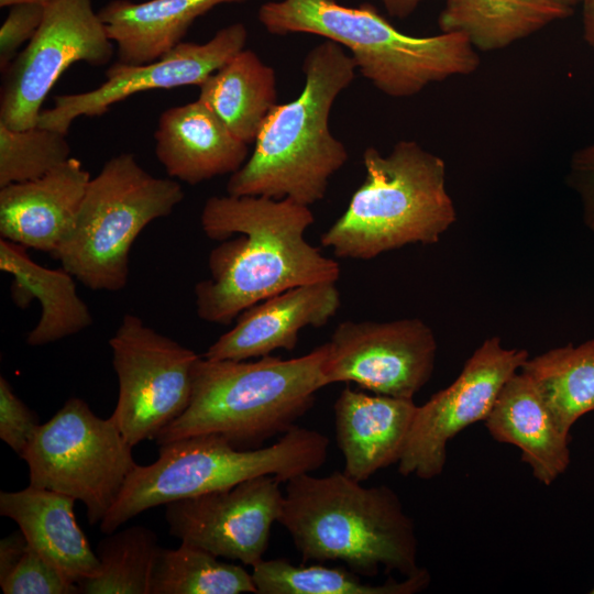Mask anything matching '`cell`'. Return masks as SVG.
Returning <instances> with one entry per match:
<instances>
[{"label": "cell", "instance_id": "obj_1", "mask_svg": "<svg viewBox=\"0 0 594 594\" xmlns=\"http://www.w3.org/2000/svg\"><path fill=\"white\" fill-rule=\"evenodd\" d=\"M309 206L265 196H212L202 208L206 237L221 241L208 257L210 277L195 286L197 316L229 324L249 307L289 288L333 282L340 265L306 239Z\"/></svg>", "mask_w": 594, "mask_h": 594}, {"label": "cell", "instance_id": "obj_2", "mask_svg": "<svg viewBox=\"0 0 594 594\" xmlns=\"http://www.w3.org/2000/svg\"><path fill=\"white\" fill-rule=\"evenodd\" d=\"M355 69L352 56L338 43L324 40L312 47L302 62L300 95L272 109L251 156L230 175L227 194L288 198L306 206L322 200L329 179L349 157L330 132L329 114Z\"/></svg>", "mask_w": 594, "mask_h": 594}, {"label": "cell", "instance_id": "obj_3", "mask_svg": "<svg viewBox=\"0 0 594 594\" xmlns=\"http://www.w3.org/2000/svg\"><path fill=\"white\" fill-rule=\"evenodd\" d=\"M360 483L339 471L296 475L286 482L278 522L302 561H340L364 576L381 568L417 573L416 529L398 495L384 484Z\"/></svg>", "mask_w": 594, "mask_h": 594}, {"label": "cell", "instance_id": "obj_4", "mask_svg": "<svg viewBox=\"0 0 594 594\" xmlns=\"http://www.w3.org/2000/svg\"><path fill=\"white\" fill-rule=\"evenodd\" d=\"M326 343L309 353L283 360H210L200 355L185 411L155 438L158 446L179 439L217 435L239 449H254L285 433L327 386Z\"/></svg>", "mask_w": 594, "mask_h": 594}, {"label": "cell", "instance_id": "obj_5", "mask_svg": "<svg viewBox=\"0 0 594 594\" xmlns=\"http://www.w3.org/2000/svg\"><path fill=\"white\" fill-rule=\"evenodd\" d=\"M257 18L271 34H315L349 48L361 75L392 98L413 97L430 84L471 75L480 66L476 48L462 33L409 35L367 2L267 1Z\"/></svg>", "mask_w": 594, "mask_h": 594}, {"label": "cell", "instance_id": "obj_6", "mask_svg": "<svg viewBox=\"0 0 594 594\" xmlns=\"http://www.w3.org/2000/svg\"><path fill=\"white\" fill-rule=\"evenodd\" d=\"M365 178L346 210L321 234L338 257L372 260L409 244H435L457 221L446 163L410 140L362 155Z\"/></svg>", "mask_w": 594, "mask_h": 594}, {"label": "cell", "instance_id": "obj_7", "mask_svg": "<svg viewBox=\"0 0 594 594\" xmlns=\"http://www.w3.org/2000/svg\"><path fill=\"white\" fill-rule=\"evenodd\" d=\"M328 446L324 435L298 426L265 448L239 449L217 435L161 444L155 462L138 464L129 475L117 502L99 524L100 531L110 534L150 508L254 477L273 475L286 483L322 466Z\"/></svg>", "mask_w": 594, "mask_h": 594}, {"label": "cell", "instance_id": "obj_8", "mask_svg": "<svg viewBox=\"0 0 594 594\" xmlns=\"http://www.w3.org/2000/svg\"><path fill=\"white\" fill-rule=\"evenodd\" d=\"M183 199L178 180L151 175L131 153L118 154L90 179L73 230L52 256L89 289L121 290L139 234Z\"/></svg>", "mask_w": 594, "mask_h": 594}, {"label": "cell", "instance_id": "obj_9", "mask_svg": "<svg viewBox=\"0 0 594 594\" xmlns=\"http://www.w3.org/2000/svg\"><path fill=\"white\" fill-rule=\"evenodd\" d=\"M132 446L110 416H97L78 397L69 398L37 428L22 454L29 485L73 497L88 522L100 524L136 468Z\"/></svg>", "mask_w": 594, "mask_h": 594}, {"label": "cell", "instance_id": "obj_10", "mask_svg": "<svg viewBox=\"0 0 594 594\" xmlns=\"http://www.w3.org/2000/svg\"><path fill=\"white\" fill-rule=\"evenodd\" d=\"M109 345L119 385L111 417L132 447L155 440L187 408L200 355L132 314L123 316Z\"/></svg>", "mask_w": 594, "mask_h": 594}, {"label": "cell", "instance_id": "obj_11", "mask_svg": "<svg viewBox=\"0 0 594 594\" xmlns=\"http://www.w3.org/2000/svg\"><path fill=\"white\" fill-rule=\"evenodd\" d=\"M113 54L92 0L52 1L35 35L2 73L0 122L14 130L37 125L46 96L69 66H105Z\"/></svg>", "mask_w": 594, "mask_h": 594}, {"label": "cell", "instance_id": "obj_12", "mask_svg": "<svg viewBox=\"0 0 594 594\" xmlns=\"http://www.w3.org/2000/svg\"><path fill=\"white\" fill-rule=\"evenodd\" d=\"M528 358L527 350L505 348L498 337L485 339L449 386L417 406L398 472L421 480L441 475L450 440L487 418L504 384Z\"/></svg>", "mask_w": 594, "mask_h": 594}, {"label": "cell", "instance_id": "obj_13", "mask_svg": "<svg viewBox=\"0 0 594 594\" xmlns=\"http://www.w3.org/2000/svg\"><path fill=\"white\" fill-rule=\"evenodd\" d=\"M326 345L327 385L351 382L374 394L414 399L435 370L436 337L419 318L342 321Z\"/></svg>", "mask_w": 594, "mask_h": 594}, {"label": "cell", "instance_id": "obj_14", "mask_svg": "<svg viewBox=\"0 0 594 594\" xmlns=\"http://www.w3.org/2000/svg\"><path fill=\"white\" fill-rule=\"evenodd\" d=\"M280 483L273 475H263L170 502L165 505L168 531L180 542L253 566L263 559L272 525L282 513Z\"/></svg>", "mask_w": 594, "mask_h": 594}, {"label": "cell", "instance_id": "obj_15", "mask_svg": "<svg viewBox=\"0 0 594 594\" xmlns=\"http://www.w3.org/2000/svg\"><path fill=\"white\" fill-rule=\"evenodd\" d=\"M246 26L232 23L204 44L182 42L158 59L143 65L114 63L106 81L97 88L54 97V106L42 110L37 125L67 134L79 117H99L132 95L152 89L199 86L245 47Z\"/></svg>", "mask_w": 594, "mask_h": 594}, {"label": "cell", "instance_id": "obj_16", "mask_svg": "<svg viewBox=\"0 0 594 594\" xmlns=\"http://www.w3.org/2000/svg\"><path fill=\"white\" fill-rule=\"evenodd\" d=\"M90 179L70 157L36 179L0 187L1 238L53 255L73 230Z\"/></svg>", "mask_w": 594, "mask_h": 594}, {"label": "cell", "instance_id": "obj_17", "mask_svg": "<svg viewBox=\"0 0 594 594\" xmlns=\"http://www.w3.org/2000/svg\"><path fill=\"white\" fill-rule=\"evenodd\" d=\"M340 293L333 282L307 284L268 297L242 311L234 327L202 354L210 360L243 361L292 351L306 327H322L338 311Z\"/></svg>", "mask_w": 594, "mask_h": 594}, {"label": "cell", "instance_id": "obj_18", "mask_svg": "<svg viewBox=\"0 0 594 594\" xmlns=\"http://www.w3.org/2000/svg\"><path fill=\"white\" fill-rule=\"evenodd\" d=\"M154 139L155 155L167 175L189 185L231 175L249 156V144L199 99L163 111Z\"/></svg>", "mask_w": 594, "mask_h": 594}, {"label": "cell", "instance_id": "obj_19", "mask_svg": "<svg viewBox=\"0 0 594 594\" xmlns=\"http://www.w3.org/2000/svg\"><path fill=\"white\" fill-rule=\"evenodd\" d=\"M333 408L337 443L348 476L363 482L398 463L417 410L413 398L369 395L345 387Z\"/></svg>", "mask_w": 594, "mask_h": 594}, {"label": "cell", "instance_id": "obj_20", "mask_svg": "<svg viewBox=\"0 0 594 594\" xmlns=\"http://www.w3.org/2000/svg\"><path fill=\"white\" fill-rule=\"evenodd\" d=\"M497 442L513 444L534 477L547 486L570 465V435L561 430L534 382L521 371L502 387L484 420Z\"/></svg>", "mask_w": 594, "mask_h": 594}, {"label": "cell", "instance_id": "obj_21", "mask_svg": "<svg viewBox=\"0 0 594 594\" xmlns=\"http://www.w3.org/2000/svg\"><path fill=\"white\" fill-rule=\"evenodd\" d=\"M76 502L31 485L0 493V515L16 522L28 544L78 584L96 574L99 561L76 520Z\"/></svg>", "mask_w": 594, "mask_h": 594}, {"label": "cell", "instance_id": "obj_22", "mask_svg": "<svg viewBox=\"0 0 594 594\" xmlns=\"http://www.w3.org/2000/svg\"><path fill=\"white\" fill-rule=\"evenodd\" d=\"M248 0H112L98 15L117 46V62L143 65L154 62L183 42L199 16L221 4Z\"/></svg>", "mask_w": 594, "mask_h": 594}, {"label": "cell", "instance_id": "obj_23", "mask_svg": "<svg viewBox=\"0 0 594 594\" xmlns=\"http://www.w3.org/2000/svg\"><path fill=\"white\" fill-rule=\"evenodd\" d=\"M0 270L12 276L11 296L19 307L37 300L41 316L26 336L31 346H42L76 334L92 324V316L76 289V278L61 268L35 263L26 248L0 239Z\"/></svg>", "mask_w": 594, "mask_h": 594}, {"label": "cell", "instance_id": "obj_24", "mask_svg": "<svg viewBox=\"0 0 594 594\" xmlns=\"http://www.w3.org/2000/svg\"><path fill=\"white\" fill-rule=\"evenodd\" d=\"M572 12L559 0H446L438 25L441 32L462 33L476 51L494 52Z\"/></svg>", "mask_w": 594, "mask_h": 594}, {"label": "cell", "instance_id": "obj_25", "mask_svg": "<svg viewBox=\"0 0 594 594\" xmlns=\"http://www.w3.org/2000/svg\"><path fill=\"white\" fill-rule=\"evenodd\" d=\"M198 87V99L246 144L277 105L275 72L251 50L237 53Z\"/></svg>", "mask_w": 594, "mask_h": 594}, {"label": "cell", "instance_id": "obj_26", "mask_svg": "<svg viewBox=\"0 0 594 594\" xmlns=\"http://www.w3.org/2000/svg\"><path fill=\"white\" fill-rule=\"evenodd\" d=\"M536 385L563 432L594 411V339L528 358L520 370Z\"/></svg>", "mask_w": 594, "mask_h": 594}, {"label": "cell", "instance_id": "obj_27", "mask_svg": "<svg viewBox=\"0 0 594 594\" xmlns=\"http://www.w3.org/2000/svg\"><path fill=\"white\" fill-rule=\"evenodd\" d=\"M251 574L257 594H415L430 583L425 568L403 581L371 584L350 569L295 565L286 559H262L252 566Z\"/></svg>", "mask_w": 594, "mask_h": 594}, {"label": "cell", "instance_id": "obj_28", "mask_svg": "<svg viewBox=\"0 0 594 594\" xmlns=\"http://www.w3.org/2000/svg\"><path fill=\"white\" fill-rule=\"evenodd\" d=\"M162 547L157 535L134 525L117 529L96 548L99 566L91 578L78 582L84 594H151L155 563Z\"/></svg>", "mask_w": 594, "mask_h": 594}, {"label": "cell", "instance_id": "obj_29", "mask_svg": "<svg viewBox=\"0 0 594 594\" xmlns=\"http://www.w3.org/2000/svg\"><path fill=\"white\" fill-rule=\"evenodd\" d=\"M256 593L252 574L241 564L189 543L162 548L153 572L151 594Z\"/></svg>", "mask_w": 594, "mask_h": 594}, {"label": "cell", "instance_id": "obj_30", "mask_svg": "<svg viewBox=\"0 0 594 594\" xmlns=\"http://www.w3.org/2000/svg\"><path fill=\"white\" fill-rule=\"evenodd\" d=\"M66 135L40 125L14 130L0 122V187L36 179L70 158Z\"/></svg>", "mask_w": 594, "mask_h": 594}, {"label": "cell", "instance_id": "obj_31", "mask_svg": "<svg viewBox=\"0 0 594 594\" xmlns=\"http://www.w3.org/2000/svg\"><path fill=\"white\" fill-rule=\"evenodd\" d=\"M4 594H77L78 584L30 546L15 570L0 583Z\"/></svg>", "mask_w": 594, "mask_h": 594}, {"label": "cell", "instance_id": "obj_32", "mask_svg": "<svg viewBox=\"0 0 594 594\" xmlns=\"http://www.w3.org/2000/svg\"><path fill=\"white\" fill-rule=\"evenodd\" d=\"M37 416L13 392L6 377H0V438L20 458L40 427Z\"/></svg>", "mask_w": 594, "mask_h": 594}, {"label": "cell", "instance_id": "obj_33", "mask_svg": "<svg viewBox=\"0 0 594 594\" xmlns=\"http://www.w3.org/2000/svg\"><path fill=\"white\" fill-rule=\"evenodd\" d=\"M47 4L29 2L10 7L0 28V69L3 73L38 30Z\"/></svg>", "mask_w": 594, "mask_h": 594}, {"label": "cell", "instance_id": "obj_34", "mask_svg": "<svg viewBox=\"0 0 594 594\" xmlns=\"http://www.w3.org/2000/svg\"><path fill=\"white\" fill-rule=\"evenodd\" d=\"M566 183L581 201L584 224L594 233V141L572 154Z\"/></svg>", "mask_w": 594, "mask_h": 594}, {"label": "cell", "instance_id": "obj_35", "mask_svg": "<svg viewBox=\"0 0 594 594\" xmlns=\"http://www.w3.org/2000/svg\"><path fill=\"white\" fill-rule=\"evenodd\" d=\"M28 541L19 529L0 541V583L15 570L28 550Z\"/></svg>", "mask_w": 594, "mask_h": 594}, {"label": "cell", "instance_id": "obj_36", "mask_svg": "<svg viewBox=\"0 0 594 594\" xmlns=\"http://www.w3.org/2000/svg\"><path fill=\"white\" fill-rule=\"evenodd\" d=\"M391 16L405 19L426 0H380Z\"/></svg>", "mask_w": 594, "mask_h": 594}, {"label": "cell", "instance_id": "obj_37", "mask_svg": "<svg viewBox=\"0 0 594 594\" xmlns=\"http://www.w3.org/2000/svg\"><path fill=\"white\" fill-rule=\"evenodd\" d=\"M583 7V37L594 51V0H584Z\"/></svg>", "mask_w": 594, "mask_h": 594}, {"label": "cell", "instance_id": "obj_38", "mask_svg": "<svg viewBox=\"0 0 594 594\" xmlns=\"http://www.w3.org/2000/svg\"><path fill=\"white\" fill-rule=\"evenodd\" d=\"M54 0H0V7H12L14 4L19 3H29V2H35V3H42V4H48Z\"/></svg>", "mask_w": 594, "mask_h": 594}, {"label": "cell", "instance_id": "obj_39", "mask_svg": "<svg viewBox=\"0 0 594 594\" xmlns=\"http://www.w3.org/2000/svg\"><path fill=\"white\" fill-rule=\"evenodd\" d=\"M559 1L571 9L584 2V0H559Z\"/></svg>", "mask_w": 594, "mask_h": 594}, {"label": "cell", "instance_id": "obj_40", "mask_svg": "<svg viewBox=\"0 0 594 594\" xmlns=\"http://www.w3.org/2000/svg\"><path fill=\"white\" fill-rule=\"evenodd\" d=\"M590 593H591V594H594V587H593V588L591 590V592H590Z\"/></svg>", "mask_w": 594, "mask_h": 594}]
</instances>
